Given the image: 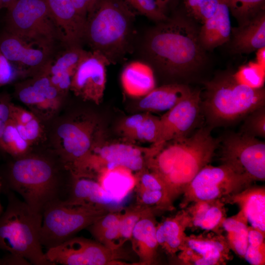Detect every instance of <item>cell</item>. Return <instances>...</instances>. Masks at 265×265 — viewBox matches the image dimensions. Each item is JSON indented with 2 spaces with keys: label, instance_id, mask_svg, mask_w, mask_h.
<instances>
[{
  "label": "cell",
  "instance_id": "obj_44",
  "mask_svg": "<svg viewBox=\"0 0 265 265\" xmlns=\"http://www.w3.org/2000/svg\"><path fill=\"white\" fill-rule=\"evenodd\" d=\"M252 265L265 264V244L253 246L248 244L243 258Z\"/></svg>",
  "mask_w": 265,
  "mask_h": 265
},
{
  "label": "cell",
  "instance_id": "obj_49",
  "mask_svg": "<svg viewBox=\"0 0 265 265\" xmlns=\"http://www.w3.org/2000/svg\"><path fill=\"white\" fill-rule=\"evenodd\" d=\"M17 0H0V9L2 8L7 9Z\"/></svg>",
  "mask_w": 265,
  "mask_h": 265
},
{
  "label": "cell",
  "instance_id": "obj_37",
  "mask_svg": "<svg viewBox=\"0 0 265 265\" xmlns=\"http://www.w3.org/2000/svg\"><path fill=\"white\" fill-rule=\"evenodd\" d=\"M241 25L263 10L265 0H221Z\"/></svg>",
  "mask_w": 265,
  "mask_h": 265
},
{
  "label": "cell",
  "instance_id": "obj_25",
  "mask_svg": "<svg viewBox=\"0 0 265 265\" xmlns=\"http://www.w3.org/2000/svg\"><path fill=\"white\" fill-rule=\"evenodd\" d=\"M189 224L190 218L185 209L174 215L164 218L157 224V241L167 254L174 257L179 252L186 236L185 231L189 228Z\"/></svg>",
  "mask_w": 265,
  "mask_h": 265
},
{
  "label": "cell",
  "instance_id": "obj_32",
  "mask_svg": "<svg viewBox=\"0 0 265 265\" xmlns=\"http://www.w3.org/2000/svg\"><path fill=\"white\" fill-rule=\"evenodd\" d=\"M96 178L107 192L122 200H125L136 183L135 174L122 166L103 171L97 174Z\"/></svg>",
  "mask_w": 265,
  "mask_h": 265
},
{
  "label": "cell",
  "instance_id": "obj_21",
  "mask_svg": "<svg viewBox=\"0 0 265 265\" xmlns=\"http://www.w3.org/2000/svg\"><path fill=\"white\" fill-rule=\"evenodd\" d=\"M226 204H237L250 226L265 234V186L252 185L221 199Z\"/></svg>",
  "mask_w": 265,
  "mask_h": 265
},
{
  "label": "cell",
  "instance_id": "obj_48",
  "mask_svg": "<svg viewBox=\"0 0 265 265\" xmlns=\"http://www.w3.org/2000/svg\"><path fill=\"white\" fill-rule=\"evenodd\" d=\"M261 66L265 67V48L257 50L256 54V62Z\"/></svg>",
  "mask_w": 265,
  "mask_h": 265
},
{
  "label": "cell",
  "instance_id": "obj_31",
  "mask_svg": "<svg viewBox=\"0 0 265 265\" xmlns=\"http://www.w3.org/2000/svg\"><path fill=\"white\" fill-rule=\"evenodd\" d=\"M191 91L188 86L170 84L155 88L141 98L138 103L141 110L150 112L167 111L186 97Z\"/></svg>",
  "mask_w": 265,
  "mask_h": 265
},
{
  "label": "cell",
  "instance_id": "obj_28",
  "mask_svg": "<svg viewBox=\"0 0 265 265\" xmlns=\"http://www.w3.org/2000/svg\"><path fill=\"white\" fill-rule=\"evenodd\" d=\"M160 118L147 112L125 118L119 124V130L125 140L155 144L158 139Z\"/></svg>",
  "mask_w": 265,
  "mask_h": 265
},
{
  "label": "cell",
  "instance_id": "obj_23",
  "mask_svg": "<svg viewBox=\"0 0 265 265\" xmlns=\"http://www.w3.org/2000/svg\"><path fill=\"white\" fill-rule=\"evenodd\" d=\"M225 204L221 199L191 203L185 208L190 218L189 228L222 234V223L227 217Z\"/></svg>",
  "mask_w": 265,
  "mask_h": 265
},
{
  "label": "cell",
  "instance_id": "obj_33",
  "mask_svg": "<svg viewBox=\"0 0 265 265\" xmlns=\"http://www.w3.org/2000/svg\"><path fill=\"white\" fill-rule=\"evenodd\" d=\"M248 221L240 211L226 217L222 223L230 249L241 258H244L248 246Z\"/></svg>",
  "mask_w": 265,
  "mask_h": 265
},
{
  "label": "cell",
  "instance_id": "obj_22",
  "mask_svg": "<svg viewBox=\"0 0 265 265\" xmlns=\"http://www.w3.org/2000/svg\"><path fill=\"white\" fill-rule=\"evenodd\" d=\"M136 177V203L152 208L156 212L175 210L165 185L154 173L146 168Z\"/></svg>",
  "mask_w": 265,
  "mask_h": 265
},
{
  "label": "cell",
  "instance_id": "obj_20",
  "mask_svg": "<svg viewBox=\"0 0 265 265\" xmlns=\"http://www.w3.org/2000/svg\"><path fill=\"white\" fill-rule=\"evenodd\" d=\"M68 47L80 46L84 39L86 19L76 11L71 0H45Z\"/></svg>",
  "mask_w": 265,
  "mask_h": 265
},
{
  "label": "cell",
  "instance_id": "obj_43",
  "mask_svg": "<svg viewBox=\"0 0 265 265\" xmlns=\"http://www.w3.org/2000/svg\"><path fill=\"white\" fill-rule=\"evenodd\" d=\"M21 74L0 52V87L14 81Z\"/></svg>",
  "mask_w": 265,
  "mask_h": 265
},
{
  "label": "cell",
  "instance_id": "obj_1",
  "mask_svg": "<svg viewBox=\"0 0 265 265\" xmlns=\"http://www.w3.org/2000/svg\"><path fill=\"white\" fill-rule=\"evenodd\" d=\"M211 129L202 128L190 136L150 146L147 168L162 182L173 202L211 161L218 145L211 135Z\"/></svg>",
  "mask_w": 265,
  "mask_h": 265
},
{
  "label": "cell",
  "instance_id": "obj_17",
  "mask_svg": "<svg viewBox=\"0 0 265 265\" xmlns=\"http://www.w3.org/2000/svg\"><path fill=\"white\" fill-rule=\"evenodd\" d=\"M200 92L192 90L172 108L160 117L157 142L151 145L158 147L175 139L188 136L195 127L200 110Z\"/></svg>",
  "mask_w": 265,
  "mask_h": 265
},
{
  "label": "cell",
  "instance_id": "obj_47",
  "mask_svg": "<svg viewBox=\"0 0 265 265\" xmlns=\"http://www.w3.org/2000/svg\"><path fill=\"white\" fill-rule=\"evenodd\" d=\"M77 12L86 19L87 15L95 0H71Z\"/></svg>",
  "mask_w": 265,
  "mask_h": 265
},
{
  "label": "cell",
  "instance_id": "obj_46",
  "mask_svg": "<svg viewBox=\"0 0 265 265\" xmlns=\"http://www.w3.org/2000/svg\"><path fill=\"white\" fill-rule=\"evenodd\" d=\"M265 234L251 226L248 228V244L253 246H259L265 244Z\"/></svg>",
  "mask_w": 265,
  "mask_h": 265
},
{
  "label": "cell",
  "instance_id": "obj_4",
  "mask_svg": "<svg viewBox=\"0 0 265 265\" xmlns=\"http://www.w3.org/2000/svg\"><path fill=\"white\" fill-rule=\"evenodd\" d=\"M134 18L123 0H95L87 15L84 39L92 51L115 63L130 50Z\"/></svg>",
  "mask_w": 265,
  "mask_h": 265
},
{
  "label": "cell",
  "instance_id": "obj_39",
  "mask_svg": "<svg viewBox=\"0 0 265 265\" xmlns=\"http://www.w3.org/2000/svg\"><path fill=\"white\" fill-rule=\"evenodd\" d=\"M221 0H184L188 14L203 24L217 11Z\"/></svg>",
  "mask_w": 265,
  "mask_h": 265
},
{
  "label": "cell",
  "instance_id": "obj_2",
  "mask_svg": "<svg viewBox=\"0 0 265 265\" xmlns=\"http://www.w3.org/2000/svg\"><path fill=\"white\" fill-rule=\"evenodd\" d=\"M198 34L199 30L188 19H167L147 34L145 53L156 66L168 75H188L200 68L206 59Z\"/></svg>",
  "mask_w": 265,
  "mask_h": 265
},
{
  "label": "cell",
  "instance_id": "obj_51",
  "mask_svg": "<svg viewBox=\"0 0 265 265\" xmlns=\"http://www.w3.org/2000/svg\"><path fill=\"white\" fill-rule=\"evenodd\" d=\"M130 7H132L133 0H123Z\"/></svg>",
  "mask_w": 265,
  "mask_h": 265
},
{
  "label": "cell",
  "instance_id": "obj_8",
  "mask_svg": "<svg viewBox=\"0 0 265 265\" xmlns=\"http://www.w3.org/2000/svg\"><path fill=\"white\" fill-rule=\"evenodd\" d=\"M113 211L104 207L70 204L61 199L52 201L42 213L41 244L47 249L56 246Z\"/></svg>",
  "mask_w": 265,
  "mask_h": 265
},
{
  "label": "cell",
  "instance_id": "obj_45",
  "mask_svg": "<svg viewBox=\"0 0 265 265\" xmlns=\"http://www.w3.org/2000/svg\"><path fill=\"white\" fill-rule=\"evenodd\" d=\"M11 103L9 96L0 94V142L5 127L11 118Z\"/></svg>",
  "mask_w": 265,
  "mask_h": 265
},
{
  "label": "cell",
  "instance_id": "obj_41",
  "mask_svg": "<svg viewBox=\"0 0 265 265\" xmlns=\"http://www.w3.org/2000/svg\"><path fill=\"white\" fill-rule=\"evenodd\" d=\"M122 212L113 211L102 216L88 227L93 237L99 241L105 231L119 222Z\"/></svg>",
  "mask_w": 265,
  "mask_h": 265
},
{
  "label": "cell",
  "instance_id": "obj_16",
  "mask_svg": "<svg viewBox=\"0 0 265 265\" xmlns=\"http://www.w3.org/2000/svg\"><path fill=\"white\" fill-rule=\"evenodd\" d=\"M107 59L97 51L87 52L73 75L70 90L84 101L100 104L106 81Z\"/></svg>",
  "mask_w": 265,
  "mask_h": 265
},
{
  "label": "cell",
  "instance_id": "obj_12",
  "mask_svg": "<svg viewBox=\"0 0 265 265\" xmlns=\"http://www.w3.org/2000/svg\"><path fill=\"white\" fill-rule=\"evenodd\" d=\"M98 125L93 118L81 115L62 123L58 127V155L70 172L79 168L97 142Z\"/></svg>",
  "mask_w": 265,
  "mask_h": 265
},
{
  "label": "cell",
  "instance_id": "obj_24",
  "mask_svg": "<svg viewBox=\"0 0 265 265\" xmlns=\"http://www.w3.org/2000/svg\"><path fill=\"white\" fill-rule=\"evenodd\" d=\"M230 41L231 49L235 53H249L265 48L264 10L238 27L232 28Z\"/></svg>",
  "mask_w": 265,
  "mask_h": 265
},
{
  "label": "cell",
  "instance_id": "obj_40",
  "mask_svg": "<svg viewBox=\"0 0 265 265\" xmlns=\"http://www.w3.org/2000/svg\"><path fill=\"white\" fill-rule=\"evenodd\" d=\"M241 132L254 137L265 136V106L253 111L246 116Z\"/></svg>",
  "mask_w": 265,
  "mask_h": 265
},
{
  "label": "cell",
  "instance_id": "obj_29",
  "mask_svg": "<svg viewBox=\"0 0 265 265\" xmlns=\"http://www.w3.org/2000/svg\"><path fill=\"white\" fill-rule=\"evenodd\" d=\"M124 92L129 96L142 98L155 88L154 72L148 65L138 61L127 64L121 75Z\"/></svg>",
  "mask_w": 265,
  "mask_h": 265
},
{
  "label": "cell",
  "instance_id": "obj_27",
  "mask_svg": "<svg viewBox=\"0 0 265 265\" xmlns=\"http://www.w3.org/2000/svg\"><path fill=\"white\" fill-rule=\"evenodd\" d=\"M230 11L221 0L215 14L199 29V39L205 50H212L230 41L231 34Z\"/></svg>",
  "mask_w": 265,
  "mask_h": 265
},
{
  "label": "cell",
  "instance_id": "obj_35",
  "mask_svg": "<svg viewBox=\"0 0 265 265\" xmlns=\"http://www.w3.org/2000/svg\"><path fill=\"white\" fill-rule=\"evenodd\" d=\"M31 145L22 135L10 118L0 139V149L10 155L14 159H17L27 155Z\"/></svg>",
  "mask_w": 265,
  "mask_h": 265
},
{
  "label": "cell",
  "instance_id": "obj_30",
  "mask_svg": "<svg viewBox=\"0 0 265 265\" xmlns=\"http://www.w3.org/2000/svg\"><path fill=\"white\" fill-rule=\"evenodd\" d=\"M87 52L79 46L68 47L52 62L49 69L51 81L63 95L70 90L72 77Z\"/></svg>",
  "mask_w": 265,
  "mask_h": 265
},
{
  "label": "cell",
  "instance_id": "obj_38",
  "mask_svg": "<svg viewBox=\"0 0 265 265\" xmlns=\"http://www.w3.org/2000/svg\"><path fill=\"white\" fill-rule=\"evenodd\" d=\"M239 83L253 88L263 87L265 82V67L255 62L240 67L233 75Z\"/></svg>",
  "mask_w": 265,
  "mask_h": 265
},
{
  "label": "cell",
  "instance_id": "obj_26",
  "mask_svg": "<svg viewBox=\"0 0 265 265\" xmlns=\"http://www.w3.org/2000/svg\"><path fill=\"white\" fill-rule=\"evenodd\" d=\"M154 212L141 218L135 225L131 240L133 251L139 259V265L157 263L159 246L156 238L157 221Z\"/></svg>",
  "mask_w": 265,
  "mask_h": 265
},
{
  "label": "cell",
  "instance_id": "obj_5",
  "mask_svg": "<svg viewBox=\"0 0 265 265\" xmlns=\"http://www.w3.org/2000/svg\"><path fill=\"white\" fill-rule=\"evenodd\" d=\"M7 205L0 215V250L34 265H52L40 242L42 214L33 211L15 193L1 188Z\"/></svg>",
  "mask_w": 265,
  "mask_h": 265
},
{
  "label": "cell",
  "instance_id": "obj_42",
  "mask_svg": "<svg viewBox=\"0 0 265 265\" xmlns=\"http://www.w3.org/2000/svg\"><path fill=\"white\" fill-rule=\"evenodd\" d=\"M132 8L154 21L162 22L167 19L156 0H133Z\"/></svg>",
  "mask_w": 265,
  "mask_h": 265
},
{
  "label": "cell",
  "instance_id": "obj_18",
  "mask_svg": "<svg viewBox=\"0 0 265 265\" xmlns=\"http://www.w3.org/2000/svg\"><path fill=\"white\" fill-rule=\"evenodd\" d=\"M0 52L22 74L34 75L52 61L51 53L7 31L0 37Z\"/></svg>",
  "mask_w": 265,
  "mask_h": 265
},
{
  "label": "cell",
  "instance_id": "obj_15",
  "mask_svg": "<svg viewBox=\"0 0 265 265\" xmlns=\"http://www.w3.org/2000/svg\"><path fill=\"white\" fill-rule=\"evenodd\" d=\"M52 62L34 74L32 79L19 83L16 87L20 101L34 113L44 118L51 117L58 110L63 95L51 81L49 69Z\"/></svg>",
  "mask_w": 265,
  "mask_h": 265
},
{
  "label": "cell",
  "instance_id": "obj_36",
  "mask_svg": "<svg viewBox=\"0 0 265 265\" xmlns=\"http://www.w3.org/2000/svg\"><path fill=\"white\" fill-rule=\"evenodd\" d=\"M152 212H156L152 208L137 203L127 208L122 212L117 242L119 247H122L127 240L131 239L132 230L137 222Z\"/></svg>",
  "mask_w": 265,
  "mask_h": 265
},
{
  "label": "cell",
  "instance_id": "obj_53",
  "mask_svg": "<svg viewBox=\"0 0 265 265\" xmlns=\"http://www.w3.org/2000/svg\"><path fill=\"white\" fill-rule=\"evenodd\" d=\"M156 2H157V0H156Z\"/></svg>",
  "mask_w": 265,
  "mask_h": 265
},
{
  "label": "cell",
  "instance_id": "obj_7",
  "mask_svg": "<svg viewBox=\"0 0 265 265\" xmlns=\"http://www.w3.org/2000/svg\"><path fill=\"white\" fill-rule=\"evenodd\" d=\"M7 10L6 31L51 53L64 43L45 0H17Z\"/></svg>",
  "mask_w": 265,
  "mask_h": 265
},
{
  "label": "cell",
  "instance_id": "obj_10",
  "mask_svg": "<svg viewBox=\"0 0 265 265\" xmlns=\"http://www.w3.org/2000/svg\"><path fill=\"white\" fill-rule=\"evenodd\" d=\"M252 184L226 164L214 166L208 164L186 187L180 207L183 209L195 201L222 199Z\"/></svg>",
  "mask_w": 265,
  "mask_h": 265
},
{
  "label": "cell",
  "instance_id": "obj_13",
  "mask_svg": "<svg viewBox=\"0 0 265 265\" xmlns=\"http://www.w3.org/2000/svg\"><path fill=\"white\" fill-rule=\"evenodd\" d=\"M45 254L52 265H128L120 261L126 256L121 248L111 249L83 237H73L47 249Z\"/></svg>",
  "mask_w": 265,
  "mask_h": 265
},
{
  "label": "cell",
  "instance_id": "obj_11",
  "mask_svg": "<svg viewBox=\"0 0 265 265\" xmlns=\"http://www.w3.org/2000/svg\"><path fill=\"white\" fill-rule=\"evenodd\" d=\"M220 160L236 173L253 183L265 180V143L243 132L223 140Z\"/></svg>",
  "mask_w": 265,
  "mask_h": 265
},
{
  "label": "cell",
  "instance_id": "obj_50",
  "mask_svg": "<svg viewBox=\"0 0 265 265\" xmlns=\"http://www.w3.org/2000/svg\"><path fill=\"white\" fill-rule=\"evenodd\" d=\"M1 187H2V182H1V178L0 177V191L1 190ZM2 212H3V207L0 201V215L2 213Z\"/></svg>",
  "mask_w": 265,
  "mask_h": 265
},
{
  "label": "cell",
  "instance_id": "obj_19",
  "mask_svg": "<svg viewBox=\"0 0 265 265\" xmlns=\"http://www.w3.org/2000/svg\"><path fill=\"white\" fill-rule=\"evenodd\" d=\"M70 174L64 201L72 205H88L104 207L116 211L124 200L107 192L96 178L88 175Z\"/></svg>",
  "mask_w": 265,
  "mask_h": 265
},
{
  "label": "cell",
  "instance_id": "obj_3",
  "mask_svg": "<svg viewBox=\"0 0 265 265\" xmlns=\"http://www.w3.org/2000/svg\"><path fill=\"white\" fill-rule=\"evenodd\" d=\"M0 177L1 188L18 193L33 211L42 214L49 203L64 200L70 181L63 180L50 159L28 154L14 159Z\"/></svg>",
  "mask_w": 265,
  "mask_h": 265
},
{
  "label": "cell",
  "instance_id": "obj_6",
  "mask_svg": "<svg viewBox=\"0 0 265 265\" xmlns=\"http://www.w3.org/2000/svg\"><path fill=\"white\" fill-rule=\"evenodd\" d=\"M205 86L201 107L211 129L236 122L265 106L264 87L253 88L241 84L233 75L219 76Z\"/></svg>",
  "mask_w": 265,
  "mask_h": 265
},
{
  "label": "cell",
  "instance_id": "obj_34",
  "mask_svg": "<svg viewBox=\"0 0 265 265\" xmlns=\"http://www.w3.org/2000/svg\"><path fill=\"white\" fill-rule=\"evenodd\" d=\"M11 118L22 135L31 145L41 136L42 128L36 115L13 103L10 107Z\"/></svg>",
  "mask_w": 265,
  "mask_h": 265
},
{
  "label": "cell",
  "instance_id": "obj_9",
  "mask_svg": "<svg viewBox=\"0 0 265 265\" xmlns=\"http://www.w3.org/2000/svg\"><path fill=\"white\" fill-rule=\"evenodd\" d=\"M150 147H142L124 140L97 142L74 174H90L96 177L100 172L118 166L131 170L136 175L147 168Z\"/></svg>",
  "mask_w": 265,
  "mask_h": 265
},
{
  "label": "cell",
  "instance_id": "obj_52",
  "mask_svg": "<svg viewBox=\"0 0 265 265\" xmlns=\"http://www.w3.org/2000/svg\"><path fill=\"white\" fill-rule=\"evenodd\" d=\"M0 265H1V260L0 259Z\"/></svg>",
  "mask_w": 265,
  "mask_h": 265
},
{
  "label": "cell",
  "instance_id": "obj_14",
  "mask_svg": "<svg viewBox=\"0 0 265 265\" xmlns=\"http://www.w3.org/2000/svg\"><path fill=\"white\" fill-rule=\"evenodd\" d=\"M224 235L205 231L186 237L178 255L186 265H223L232 259Z\"/></svg>",
  "mask_w": 265,
  "mask_h": 265
}]
</instances>
